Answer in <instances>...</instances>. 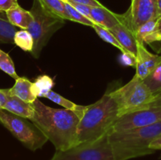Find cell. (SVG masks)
<instances>
[{"label":"cell","mask_w":161,"mask_h":160,"mask_svg":"<svg viewBox=\"0 0 161 160\" xmlns=\"http://www.w3.org/2000/svg\"><path fill=\"white\" fill-rule=\"evenodd\" d=\"M128 54L136 58L138 39L135 35L122 23H119L109 30Z\"/></svg>","instance_id":"8fae6325"},{"label":"cell","mask_w":161,"mask_h":160,"mask_svg":"<svg viewBox=\"0 0 161 160\" xmlns=\"http://www.w3.org/2000/svg\"><path fill=\"white\" fill-rule=\"evenodd\" d=\"M143 81L154 95L161 92V64Z\"/></svg>","instance_id":"cb8c5ba5"},{"label":"cell","mask_w":161,"mask_h":160,"mask_svg":"<svg viewBox=\"0 0 161 160\" xmlns=\"http://www.w3.org/2000/svg\"><path fill=\"white\" fill-rule=\"evenodd\" d=\"M158 42H161V18L159 20V29L155 31L154 32H153L149 35L146 36L143 39V42H146V43L148 44Z\"/></svg>","instance_id":"d4e9b609"},{"label":"cell","mask_w":161,"mask_h":160,"mask_svg":"<svg viewBox=\"0 0 161 160\" xmlns=\"http://www.w3.org/2000/svg\"><path fill=\"white\" fill-rule=\"evenodd\" d=\"M117 104L119 115L149 108L154 94L143 80L135 75L124 86L109 93Z\"/></svg>","instance_id":"5b68a950"},{"label":"cell","mask_w":161,"mask_h":160,"mask_svg":"<svg viewBox=\"0 0 161 160\" xmlns=\"http://www.w3.org/2000/svg\"><path fill=\"white\" fill-rule=\"evenodd\" d=\"M42 7L50 13L67 20L64 0H39Z\"/></svg>","instance_id":"d6986e66"},{"label":"cell","mask_w":161,"mask_h":160,"mask_svg":"<svg viewBox=\"0 0 161 160\" xmlns=\"http://www.w3.org/2000/svg\"><path fill=\"white\" fill-rule=\"evenodd\" d=\"M9 89H0V110L3 109L5 104L7 101Z\"/></svg>","instance_id":"f1b7e54d"},{"label":"cell","mask_w":161,"mask_h":160,"mask_svg":"<svg viewBox=\"0 0 161 160\" xmlns=\"http://www.w3.org/2000/svg\"><path fill=\"white\" fill-rule=\"evenodd\" d=\"M32 84L33 83L25 77H19L16 79L14 86L9 89V93L17 97L27 103L32 104L37 99V97L32 93Z\"/></svg>","instance_id":"5bb4252c"},{"label":"cell","mask_w":161,"mask_h":160,"mask_svg":"<svg viewBox=\"0 0 161 160\" xmlns=\"http://www.w3.org/2000/svg\"><path fill=\"white\" fill-rule=\"evenodd\" d=\"M161 64V56L150 53L145 47L144 43L138 40L137 55L135 58V75L142 80L149 77Z\"/></svg>","instance_id":"30bf717a"},{"label":"cell","mask_w":161,"mask_h":160,"mask_svg":"<svg viewBox=\"0 0 161 160\" xmlns=\"http://www.w3.org/2000/svg\"><path fill=\"white\" fill-rule=\"evenodd\" d=\"M32 105L35 115L30 121L53 144L56 151H66L78 145L77 127L80 118L76 112L50 108L39 99Z\"/></svg>","instance_id":"6da1fadb"},{"label":"cell","mask_w":161,"mask_h":160,"mask_svg":"<svg viewBox=\"0 0 161 160\" xmlns=\"http://www.w3.org/2000/svg\"><path fill=\"white\" fill-rule=\"evenodd\" d=\"M30 12L33 16V21L27 30L31 35L34 41V46L31 53L34 57L39 58L41 51L52 35L62 28L64 20L47 12L39 0H34Z\"/></svg>","instance_id":"277c9868"},{"label":"cell","mask_w":161,"mask_h":160,"mask_svg":"<svg viewBox=\"0 0 161 160\" xmlns=\"http://www.w3.org/2000/svg\"><path fill=\"white\" fill-rule=\"evenodd\" d=\"M17 29L8 20L0 14V42L1 43H14V35Z\"/></svg>","instance_id":"ac0fdd59"},{"label":"cell","mask_w":161,"mask_h":160,"mask_svg":"<svg viewBox=\"0 0 161 160\" xmlns=\"http://www.w3.org/2000/svg\"><path fill=\"white\" fill-rule=\"evenodd\" d=\"M64 1L69 2V3H78V4L86 5V6H92V7H98V6H103L97 0H64Z\"/></svg>","instance_id":"83f0119b"},{"label":"cell","mask_w":161,"mask_h":160,"mask_svg":"<svg viewBox=\"0 0 161 160\" xmlns=\"http://www.w3.org/2000/svg\"><path fill=\"white\" fill-rule=\"evenodd\" d=\"M53 79L48 75H40L36 78V82L33 83L32 93L37 97H45L49 91L52 90V87L53 86Z\"/></svg>","instance_id":"e0dca14e"},{"label":"cell","mask_w":161,"mask_h":160,"mask_svg":"<svg viewBox=\"0 0 161 160\" xmlns=\"http://www.w3.org/2000/svg\"><path fill=\"white\" fill-rule=\"evenodd\" d=\"M45 97L46 98L49 99V100H52V101H53L54 103L62 106L63 108H64V109H68L70 110V111H75V112H76L77 115L80 116V118L82 117L83 111L86 109V106H82V105L76 104L70 101V100H68V99L64 98V97H62V96H61L60 94H58V93L53 92V90L49 91L47 93V95L45 96Z\"/></svg>","instance_id":"2e32d148"},{"label":"cell","mask_w":161,"mask_h":160,"mask_svg":"<svg viewBox=\"0 0 161 160\" xmlns=\"http://www.w3.org/2000/svg\"><path fill=\"white\" fill-rule=\"evenodd\" d=\"M0 70L4 72L15 80L19 78L18 75L16 72L15 66L13 60L8 53L3 51L1 49H0Z\"/></svg>","instance_id":"603a6c76"},{"label":"cell","mask_w":161,"mask_h":160,"mask_svg":"<svg viewBox=\"0 0 161 160\" xmlns=\"http://www.w3.org/2000/svg\"><path fill=\"white\" fill-rule=\"evenodd\" d=\"M160 121L161 107L146 108L121 115L113 125L109 133L142 128Z\"/></svg>","instance_id":"9c48e42d"},{"label":"cell","mask_w":161,"mask_h":160,"mask_svg":"<svg viewBox=\"0 0 161 160\" xmlns=\"http://www.w3.org/2000/svg\"><path fill=\"white\" fill-rule=\"evenodd\" d=\"M119 117L116 101L106 93L100 100L86 107L77 127L79 144L97 141L108 134Z\"/></svg>","instance_id":"7a4b0ae2"},{"label":"cell","mask_w":161,"mask_h":160,"mask_svg":"<svg viewBox=\"0 0 161 160\" xmlns=\"http://www.w3.org/2000/svg\"><path fill=\"white\" fill-rule=\"evenodd\" d=\"M91 20L96 24L104 27L110 30L119 23H121L118 17V14L113 13L104 6L98 7H91Z\"/></svg>","instance_id":"4fadbf2b"},{"label":"cell","mask_w":161,"mask_h":160,"mask_svg":"<svg viewBox=\"0 0 161 160\" xmlns=\"http://www.w3.org/2000/svg\"><path fill=\"white\" fill-rule=\"evenodd\" d=\"M50 160H115L108 133L100 139L78 144L66 151H56Z\"/></svg>","instance_id":"52a82bcc"},{"label":"cell","mask_w":161,"mask_h":160,"mask_svg":"<svg viewBox=\"0 0 161 160\" xmlns=\"http://www.w3.org/2000/svg\"><path fill=\"white\" fill-rule=\"evenodd\" d=\"M17 6H18L17 0H0V13H6Z\"/></svg>","instance_id":"4316f807"},{"label":"cell","mask_w":161,"mask_h":160,"mask_svg":"<svg viewBox=\"0 0 161 160\" xmlns=\"http://www.w3.org/2000/svg\"><path fill=\"white\" fill-rule=\"evenodd\" d=\"M161 136V121L148 126L108 133L115 160H128L150 155L151 143Z\"/></svg>","instance_id":"3957f363"},{"label":"cell","mask_w":161,"mask_h":160,"mask_svg":"<svg viewBox=\"0 0 161 160\" xmlns=\"http://www.w3.org/2000/svg\"><path fill=\"white\" fill-rule=\"evenodd\" d=\"M69 3V2H68ZM77 11L80 13L81 14H83L84 17H87L88 19L91 20V9L92 6H86V5H83V4H78V3H69Z\"/></svg>","instance_id":"484cf974"},{"label":"cell","mask_w":161,"mask_h":160,"mask_svg":"<svg viewBox=\"0 0 161 160\" xmlns=\"http://www.w3.org/2000/svg\"><path fill=\"white\" fill-rule=\"evenodd\" d=\"M3 109L20 117L31 120L35 115V109L32 104L27 103L15 96H12L8 92L7 101Z\"/></svg>","instance_id":"7c38bea8"},{"label":"cell","mask_w":161,"mask_h":160,"mask_svg":"<svg viewBox=\"0 0 161 160\" xmlns=\"http://www.w3.org/2000/svg\"><path fill=\"white\" fill-rule=\"evenodd\" d=\"M124 25L136 34L140 27L147 22L160 18L157 8V0H131L127 12L118 14Z\"/></svg>","instance_id":"ba28073f"},{"label":"cell","mask_w":161,"mask_h":160,"mask_svg":"<svg viewBox=\"0 0 161 160\" xmlns=\"http://www.w3.org/2000/svg\"><path fill=\"white\" fill-rule=\"evenodd\" d=\"M92 28H94V31H96V33L98 35L99 37H100L102 39H103L105 42L112 44L113 45L116 46V48L119 49V50L122 52L123 54H128V53L124 50L122 45H120V43L118 42V40L116 39V38L115 37L114 35H113L109 30L104 28V27L100 26V25L98 24H94V26H93Z\"/></svg>","instance_id":"44dd1931"},{"label":"cell","mask_w":161,"mask_h":160,"mask_svg":"<svg viewBox=\"0 0 161 160\" xmlns=\"http://www.w3.org/2000/svg\"><path fill=\"white\" fill-rule=\"evenodd\" d=\"M150 107H161V92L154 95L152 102L149 104V108Z\"/></svg>","instance_id":"f546056e"},{"label":"cell","mask_w":161,"mask_h":160,"mask_svg":"<svg viewBox=\"0 0 161 160\" xmlns=\"http://www.w3.org/2000/svg\"><path fill=\"white\" fill-rule=\"evenodd\" d=\"M64 6H65V12L67 20H72V21L77 22V23L82 24L86 25V26L93 27L94 23L91 20L88 19L87 17H84L83 14L80 13L77 11L72 5L67 1H64Z\"/></svg>","instance_id":"7402d4cb"},{"label":"cell","mask_w":161,"mask_h":160,"mask_svg":"<svg viewBox=\"0 0 161 160\" xmlns=\"http://www.w3.org/2000/svg\"><path fill=\"white\" fill-rule=\"evenodd\" d=\"M14 44L24 51L31 52L34 46V41L31 35L27 29L17 31L14 35Z\"/></svg>","instance_id":"ffe728a7"},{"label":"cell","mask_w":161,"mask_h":160,"mask_svg":"<svg viewBox=\"0 0 161 160\" xmlns=\"http://www.w3.org/2000/svg\"><path fill=\"white\" fill-rule=\"evenodd\" d=\"M149 147L154 151L160 150L161 151V136L154 140L149 145Z\"/></svg>","instance_id":"4dcf8cb0"},{"label":"cell","mask_w":161,"mask_h":160,"mask_svg":"<svg viewBox=\"0 0 161 160\" xmlns=\"http://www.w3.org/2000/svg\"><path fill=\"white\" fill-rule=\"evenodd\" d=\"M0 122L24 145L31 151L40 149L48 139L37 126L27 119L0 110Z\"/></svg>","instance_id":"8992f818"},{"label":"cell","mask_w":161,"mask_h":160,"mask_svg":"<svg viewBox=\"0 0 161 160\" xmlns=\"http://www.w3.org/2000/svg\"></svg>","instance_id":"836d02e7"},{"label":"cell","mask_w":161,"mask_h":160,"mask_svg":"<svg viewBox=\"0 0 161 160\" xmlns=\"http://www.w3.org/2000/svg\"><path fill=\"white\" fill-rule=\"evenodd\" d=\"M158 53H159V55H160V56H161V46H160V50H158Z\"/></svg>","instance_id":"d6a6232c"},{"label":"cell","mask_w":161,"mask_h":160,"mask_svg":"<svg viewBox=\"0 0 161 160\" xmlns=\"http://www.w3.org/2000/svg\"><path fill=\"white\" fill-rule=\"evenodd\" d=\"M6 16L8 20L15 27L21 29H28L30 24L33 21V16L30 11L25 10L20 6H17L6 11Z\"/></svg>","instance_id":"9a60e30c"},{"label":"cell","mask_w":161,"mask_h":160,"mask_svg":"<svg viewBox=\"0 0 161 160\" xmlns=\"http://www.w3.org/2000/svg\"><path fill=\"white\" fill-rule=\"evenodd\" d=\"M157 8H158L159 14H160L161 18V0H157Z\"/></svg>","instance_id":"1f68e13d"}]
</instances>
